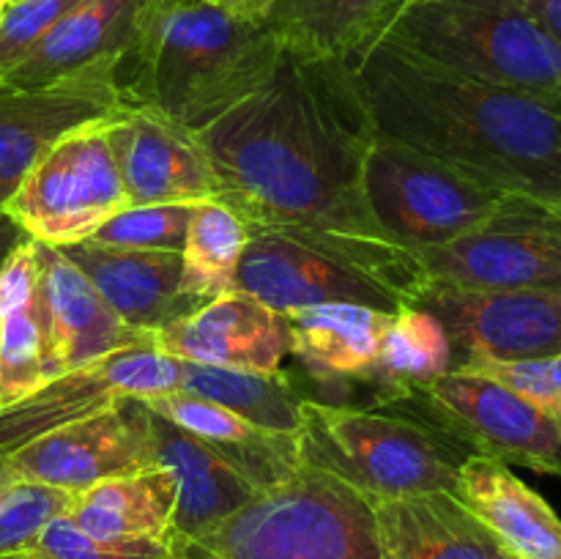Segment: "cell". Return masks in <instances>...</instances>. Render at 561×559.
<instances>
[{
	"label": "cell",
	"instance_id": "6da1fadb",
	"mask_svg": "<svg viewBox=\"0 0 561 559\" xmlns=\"http://www.w3.org/2000/svg\"><path fill=\"white\" fill-rule=\"evenodd\" d=\"M370 126L348 60L305 64L283 53L266 82L197 132L217 201L257 230H288L337 247L409 296L411 252L373 219L365 195Z\"/></svg>",
	"mask_w": 561,
	"mask_h": 559
},
{
	"label": "cell",
	"instance_id": "7a4b0ae2",
	"mask_svg": "<svg viewBox=\"0 0 561 559\" xmlns=\"http://www.w3.org/2000/svg\"><path fill=\"white\" fill-rule=\"evenodd\" d=\"M348 64L370 135L561 212V99L469 80L381 36Z\"/></svg>",
	"mask_w": 561,
	"mask_h": 559
},
{
	"label": "cell",
	"instance_id": "3957f363",
	"mask_svg": "<svg viewBox=\"0 0 561 559\" xmlns=\"http://www.w3.org/2000/svg\"><path fill=\"white\" fill-rule=\"evenodd\" d=\"M283 49L263 22L208 0H157L140 42L118 66L126 107H146L190 132L206 129L277 69Z\"/></svg>",
	"mask_w": 561,
	"mask_h": 559
},
{
	"label": "cell",
	"instance_id": "277c9868",
	"mask_svg": "<svg viewBox=\"0 0 561 559\" xmlns=\"http://www.w3.org/2000/svg\"><path fill=\"white\" fill-rule=\"evenodd\" d=\"M164 559H383L376 502L316 464L266 488Z\"/></svg>",
	"mask_w": 561,
	"mask_h": 559
},
{
	"label": "cell",
	"instance_id": "5b68a950",
	"mask_svg": "<svg viewBox=\"0 0 561 559\" xmlns=\"http://www.w3.org/2000/svg\"><path fill=\"white\" fill-rule=\"evenodd\" d=\"M381 38L469 80L561 99V42L524 0H400Z\"/></svg>",
	"mask_w": 561,
	"mask_h": 559
},
{
	"label": "cell",
	"instance_id": "8992f818",
	"mask_svg": "<svg viewBox=\"0 0 561 559\" xmlns=\"http://www.w3.org/2000/svg\"><path fill=\"white\" fill-rule=\"evenodd\" d=\"M301 458L373 502L458 488L469 449L431 422L392 411L305 400Z\"/></svg>",
	"mask_w": 561,
	"mask_h": 559
},
{
	"label": "cell",
	"instance_id": "52a82bcc",
	"mask_svg": "<svg viewBox=\"0 0 561 559\" xmlns=\"http://www.w3.org/2000/svg\"><path fill=\"white\" fill-rule=\"evenodd\" d=\"M365 195L378 228L405 252L469 233L507 197L416 148L376 135L365 153Z\"/></svg>",
	"mask_w": 561,
	"mask_h": 559
},
{
	"label": "cell",
	"instance_id": "ba28073f",
	"mask_svg": "<svg viewBox=\"0 0 561 559\" xmlns=\"http://www.w3.org/2000/svg\"><path fill=\"white\" fill-rule=\"evenodd\" d=\"M104 124L71 132L27 170L3 203L22 233L53 247L75 244L131 206Z\"/></svg>",
	"mask_w": 561,
	"mask_h": 559
},
{
	"label": "cell",
	"instance_id": "9c48e42d",
	"mask_svg": "<svg viewBox=\"0 0 561 559\" xmlns=\"http://www.w3.org/2000/svg\"><path fill=\"white\" fill-rule=\"evenodd\" d=\"M416 277L463 288L561 290V212L507 195L469 233L411 252Z\"/></svg>",
	"mask_w": 561,
	"mask_h": 559
},
{
	"label": "cell",
	"instance_id": "30bf717a",
	"mask_svg": "<svg viewBox=\"0 0 561 559\" xmlns=\"http://www.w3.org/2000/svg\"><path fill=\"white\" fill-rule=\"evenodd\" d=\"M403 403H422L433 427L471 455L561 477V427L507 384L471 370H449Z\"/></svg>",
	"mask_w": 561,
	"mask_h": 559
},
{
	"label": "cell",
	"instance_id": "8fae6325",
	"mask_svg": "<svg viewBox=\"0 0 561 559\" xmlns=\"http://www.w3.org/2000/svg\"><path fill=\"white\" fill-rule=\"evenodd\" d=\"M405 305L431 312L449 334L455 367L524 362L561 351V290L463 288L420 280Z\"/></svg>",
	"mask_w": 561,
	"mask_h": 559
},
{
	"label": "cell",
	"instance_id": "7c38bea8",
	"mask_svg": "<svg viewBox=\"0 0 561 559\" xmlns=\"http://www.w3.org/2000/svg\"><path fill=\"white\" fill-rule=\"evenodd\" d=\"M236 290L255 296L277 312L348 301L378 312H398L403 294L373 269L327 241L288 230H257L247 241L236 272Z\"/></svg>",
	"mask_w": 561,
	"mask_h": 559
},
{
	"label": "cell",
	"instance_id": "4fadbf2b",
	"mask_svg": "<svg viewBox=\"0 0 561 559\" xmlns=\"http://www.w3.org/2000/svg\"><path fill=\"white\" fill-rule=\"evenodd\" d=\"M179 381L181 362L148 343L71 367L20 403L0 409V458L121 400L173 392Z\"/></svg>",
	"mask_w": 561,
	"mask_h": 559
},
{
	"label": "cell",
	"instance_id": "5bb4252c",
	"mask_svg": "<svg viewBox=\"0 0 561 559\" xmlns=\"http://www.w3.org/2000/svg\"><path fill=\"white\" fill-rule=\"evenodd\" d=\"M118 66L99 60L47 85L0 88V208L49 148L124 113Z\"/></svg>",
	"mask_w": 561,
	"mask_h": 559
},
{
	"label": "cell",
	"instance_id": "9a60e30c",
	"mask_svg": "<svg viewBox=\"0 0 561 559\" xmlns=\"http://www.w3.org/2000/svg\"><path fill=\"white\" fill-rule=\"evenodd\" d=\"M20 480L77 493L118 475L151 469L153 449L140 398L121 400L99 414L47 433L5 455Z\"/></svg>",
	"mask_w": 561,
	"mask_h": 559
},
{
	"label": "cell",
	"instance_id": "2e32d148",
	"mask_svg": "<svg viewBox=\"0 0 561 559\" xmlns=\"http://www.w3.org/2000/svg\"><path fill=\"white\" fill-rule=\"evenodd\" d=\"M36 261L38 285L33 312L42 329L47 381L113 351L148 343L146 334L135 332L115 316L91 280L58 247L36 241Z\"/></svg>",
	"mask_w": 561,
	"mask_h": 559
},
{
	"label": "cell",
	"instance_id": "e0dca14e",
	"mask_svg": "<svg viewBox=\"0 0 561 559\" xmlns=\"http://www.w3.org/2000/svg\"><path fill=\"white\" fill-rule=\"evenodd\" d=\"M131 206L217 201V175L195 132L146 107H126L104 124Z\"/></svg>",
	"mask_w": 561,
	"mask_h": 559
},
{
	"label": "cell",
	"instance_id": "ac0fdd59",
	"mask_svg": "<svg viewBox=\"0 0 561 559\" xmlns=\"http://www.w3.org/2000/svg\"><path fill=\"white\" fill-rule=\"evenodd\" d=\"M148 343L179 362L283 370L294 356V332L274 307L244 290H230L197 307L192 316L148 334Z\"/></svg>",
	"mask_w": 561,
	"mask_h": 559
},
{
	"label": "cell",
	"instance_id": "d6986e66",
	"mask_svg": "<svg viewBox=\"0 0 561 559\" xmlns=\"http://www.w3.org/2000/svg\"><path fill=\"white\" fill-rule=\"evenodd\" d=\"M58 250L91 280L115 316L146 338L206 305L181 290V252L126 250L91 239Z\"/></svg>",
	"mask_w": 561,
	"mask_h": 559
},
{
	"label": "cell",
	"instance_id": "ffe728a7",
	"mask_svg": "<svg viewBox=\"0 0 561 559\" xmlns=\"http://www.w3.org/2000/svg\"><path fill=\"white\" fill-rule=\"evenodd\" d=\"M146 422L148 433H151L153 464L164 466L179 486V502H175L173 532H170L168 546L192 540V537L214 529L219 521L233 515L236 510H241L261 493L255 482L247 480L211 444L173 425L148 406Z\"/></svg>",
	"mask_w": 561,
	"mask_h": 559
},
{
	"label": "cell",
	"instance_id": "44dd1931",
	"mask_svg": "<svg viewBox=\"0 0 561 559\" xmlns=\"http://www.w3.org/2000/svg\"><path fill=\"white\" fill-rule=\"evenodd\" d=\"M392 312L365 305L329 301L288 310L285 318L294 332V356L318 387L362 384L378 406H387L378 384V349Z\"/></svg>",
	"mask_w": 561,
	"mask_h": 559
},
{
	"label": "cell",
	"instance_id": "7402d4cb",
	"mask_svg": "<svg viewBox=\"0 0 561 559\" xmlns=\"http://www.w3.org/2000/svg\"><path fill=\"white\" fill-rule=\"evenodd\" d=\"M157 0H82L0 88H36L69 77L99 60H124L140 42Z\"/></svg>",
	"mask_w": 561,
	"mask_h": 559
},
{
	"label": "cell",
	"instance_id": "603a6c76",
	"mask_svg": "<svg viewBox=\"0 0 561 559\" xmlns=\"http://www.w3.org/2000/svg\"><path fill=\"white\" fill-rule=\"evenodd\" d=\"M455 497L488 526L513 559H561V518L510 466L469 455Z\"/></svg>",
	"mask_w": 561,
	"mask_h": 559
},
{
	"label": "cell",
	"instance_id": "cb8c5ba5",
	"mask_svg": "<svg viewBox=\"0 0 561 559\" xmlns=\"http://www.w3.org/2000/svg\"><path fill=\"white\" fill-rule=\"evenodd\" d=\"M383 559H510L502 543L455 493L376 502Z\"/></svg>",
	"mask_w": 561,
	"mask_h": 559
},
{
	"label": "cell",
	"instance_id": "d4e9b609",
	"mask_svg": "<svg viewBox=\"0 0 561 559\" xmlns=\"http://www.w3.org/2000/svg\"><path fill=\"white\" fill-rule=\"evenodd\" d=\"M140 400L173 425L184 427L192 436L211 444L247 480L255 482L257 491L279 486L301 466L299 436L263 431V427L241 420L239 414L201 398V395L173 389V392L151 395V398Z\"/></svg>",
	"mask_w": 561,
	"mask_h": 559
},
{
	"label": "cell",
	"instance_id": "484cf974",
	"mask_svg": "<svg viewBox=\"0 0 561 559\" xmlns=\"http://www.w3.org/2000/svg\"><path fill=\"white\" fill-rule=\"evenodd\" d=\"M400 0H277L263 25L305 64L351 60L376 42Z\"/></svg>",
	"mask_w": 561,
	"mask_h": 559
},
{
	"label": "cell",
	"instance_id": "4316f807",
	"mask_svg": "<svg viewBox=\"0 0 561 559\" xmlns=\"http://www.w3.org/2000/svg\"><path fill=\"white\" fill-rule=\"evenodd\" d=\"M179 486L164 466L110 477L71 499L69 518L107 543H162L173 532Z\"/></svg>",
	"mask_w": 561,
	"mask_h": 559
},
{
	"label": "cell",
	"instance_id": "83f0119b",
	"mask_svg": "<svg viewBox=\"0 0 561 559\" xmlns=\"http://www.w3.org/2000/svg\"><path fill=\"white\" fill-rule=\"evenodd\" d=\"M179 389L201 395L263 431L285 436L301 433L307 392L288 370H247L181 362Z\"/></svg>",
	"mask_w": 561,
	"mask_h": 559
},
{
	"label": "cell",
	"instance_id": "f1b7e54d",
	"mask_svg": "<svg viewBox=\"0 0 561 559\" xmlns=\"http://www.w3.org/2000/svg\"><path fill=\"white\" fill-rule=\"evenodd\" d=\"M453 365L449 334L431 312L403 305L389 316L378 349V384L387 406L409 400L416 389L453 370Z\"/></svg>",
	"mask_w": 561,
	"mask_h": 559
},
{
	"label": "cell",
	"instance_id": "f546056e",
	"mask_svg": "<svg viewBox=\"0 0 561 559\" xmlns=\"http://www.w3.org/2000/svg\"><path fill=\"white\" fill-rule=\"evenodd\" d=\"M252 228L219 201L195 203L184 250H181V290L201 301L236 290V272Z\"/></svg>",
	"mask_w": 561,
	"mask_h": 559
},
{
	"label": "cell",
	"instance_id": "4dcf8cb0",
	"mask_svg": "<svg viewBox=\"0 0 561 559\" xmlns=\"http://www.w3.org/2000/svg\"><path fill=\"white\" fill-rule=\"evenodd\" d=\"M195 203H151V206H129L102 225L91 241L99 244L126 247V250H184Z\"/></svg>",
	"mask_w": 561,
	"mask_h": 559
},
{
	"label": "cell",
	"instance_id": "1f68e13d",
	"mask_svg": "<svg viewBox=\"0 0 561 559\" xmlns=\"http://www.w3.org/2000/svg\"><path fill=\"white\" fill-rule=\"evenodd\" d=\"M44 384L42 329L31 305L0 321V409L20 403Z\"/></svg>",
	"mask_w": 561,
	"mask_h": 559
},
{
	"label": "cell",
	"instance_id": "d6a6232c",
	"mask_svg": "<svg viewBox=\"0 0 561 559\" xmlns=\"http://www.w3.org/2000/svg\"><path fill=\"white\" fill-rule=\"evenodd\" d=\"M71 493L42 482L20 480L0 502V557L20 554L36 540L44 526L69 513Z\"/></svg>",
	"mask_w": 561,
	"mask_h": 559
},
{
	"label": "cell",
	"instance_id": "836d02e7",
	"mask_svg": "<svg viewBox=\"0 0 561 559\" xmlns=\"http://www.w3.org/2000/svg\"><path fill=\"white\" fill-rule=\"evenodd\" d=\"M42 559H164L162 543H107L85 535L69 513L58 515L44 526L42 535L25 548Z\"/></svg>",
	"mask_w": 561,
	"mask_h": 559
},
{
	"label": "cell",
	"instance_id": "e575fe53",
	"mask_svg": "<svg viewBox=\"0 0 561 559\" xmlns=\"http://www.w3.org/2000/svg\"><path fill=\"white\" fill-rule=\"evenodd\" d=\"M80 3L82 0H11L0 22V82Z\"/></svg>",
	"mask_w": 561,
	"mask_h": 559
},
{
	"label": "cell",
	"instance_id": "d590c367",
	"mask_svg": "<svg viewBox=\"0 0 561 559\" xmlns=\"http://www.w3.org/2000/svg\"><path fill=\"white\" fill-rule=\"evenodd\" d=\"M455 370H471L507 384L526 400L546 411L561 427V351L524 362H469Z\"/></svg>",
	"mask_w": 561,
	"mask_h": 559
},
{
	"label": "cell",
	"instance_id": "8d00e7d4",
	"mask_svg": "<svg viewBox=\"0 0 561 559\" xmlns=\"http://www.w3.org/2000/svg\"><path fill=\"white\" fill-rule=\"evenodd\" d=\"M36 241L25 236L0 263V321L11 316V312L27 310L33 299H36Z\"/></svg>",
	"mask_w": 561,
	"mask_h": 559
},
{
	"label": "cell",
	"instance_id": "74e56055",
	"mask_svg": "<svg viewBox=\"0 0 561 559\" xmlns=\"http://www.w3.org/2000/svg\"><path fill=\"white\" fill-rule=\"evenodd\" d=\"M208 3H214L217 9H222V11H228V14L239 16V20L263 22L277 0H208Z\"/></svg>",
	"mask_w": 561,
	"mask_h": 559
},
{
	"label": "cell",
	"instance_id": "f35d334b",
	"mask_svg": "<svg viewBox=\"0 0 561 559\" xmlns=\"http://www.w3.org/2000/svg\"><path fill=\"white\" fill-rule=\"evenodd\" d=\"M529 14L561 42V0H524Z\"/></svg>",
	"mask_w": 561,
	"mask_h": 559
},
{
	"label": "cell",
	"instance_id": "ab89813d",
	"mask_svg": "<svg viewBox=\"0 0 561 559\" xmlns=\"http://www.w3.org/2000/svg\"><path fill=\"white\" fill-rule=\"evenodd\" d=\"M22 239H25V233L20 230V225L0 208V263H3V258L9 255Z\"/></svg>",
	"mask_w": 561,
	"mask_h": 559
},
{
	"label": "cell",
	"instance_id": "60d3db41",
	"mask_svg": "<svg viewBox=\"0 0 561 559\" xmlns=\"http://www.w3.org/2000/svg\"><path fill=\"white\" fill-rule=\"evenodd\" d=\"M16 482H20V477L14 475V469L9 466V460L0 458V502H3V497L16 486Z\"/></svg>",
	"mask_w": 561,
	"mask_h": 559
},
{
	"label": "cell",
	"instance_id": "b9f144b4",
	"mask_svg": "<svg viewBox=\"0 0 561 559\" xmlns=\"http://www.w3.org/2000/svg\"><path fill=\"white\" fill-rule=\"evenodd\" d=\"M0 559H42V557H33V554L20 551V554H5V557H0Z\"/></svg>",
	"mask_w": 561,
	"mask_h": 559
},
{
	"label": "cell",
	"instance_id": "7bdbcfd3",
	"mask_svg": "<svg viewBox=\"0 0 561 559\" xmlns=\"http://www.w3.org/2000/svg\"><path fill=\"white\" fill-rule=\"evenodd\" d=\"M9 5H11V0H0V22H3V16H5V11H9Z\"/></svg>",
	"mask_w": 561,
	"mask_h": 559
},
{
	"label": "cell",
	"instance_id": "ee69618b",
	"mask_svg": "<svg viewBox=\"0 0 561 559\" xmlns=\"http://www.w3.org/2000/svg\"><path fill=\"white\" fill-rule=\"evenodd\" d=\"M510 559H513V557H510Z\"/></svg>",
	"mask_w": 561,
	"mask_h": 559
}]
</instances>
